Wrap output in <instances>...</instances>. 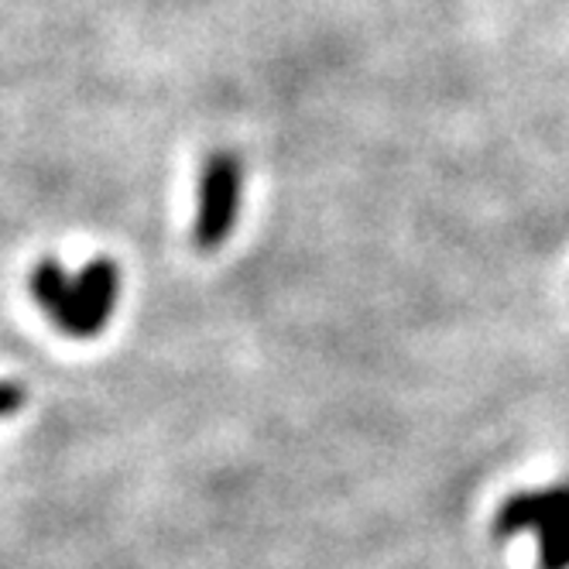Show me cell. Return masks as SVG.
<instances>
[{
  "instance_id": "obj_1",
  "label": "cell",
  "mask_w": 569,
  "mask_h": 569,
  "mask_svg": "<svg viewBox=\"0 0 569 569\" xmlns=\"http://www.w3.org/2000/svg\"><path fill=\"white\" fill-rule=\"evenodd\" d=\"M521 532H536L539 539V569H569V483L521 491L501 505L495 536L511 539Z\"/></svg>"
},
{
  "instance_id": "obj_3",
  "label": "cell",
  "mask_w": 569,
  "mask_h": 569,
  "mask_svg": "<svg viewBox=\"0 0 569 569\" xmlns=\"http://www.w3.org/2000/svg\"><path fill=\"white\" fill-rule=\"evenodd\" d=\"M120 296V268L110 258L90 261L72 278V299L62 322V333L72 340H93L107 330Z\"/></svg>"
},
{
  "instance_id": "obj_4",
  "label": "cell",
  "mask_w": 569,
  "mask_h": 569,
  "mask_svg": "<svg viewBox=\"0 0 569 569\" xmlns=\"http://www.w3.org/2000/svg\"><path fill=\"white\" fill-rule=\"evenodd\" d=\"M28 284H31V299L38 302V309H42L56 327H62L69 312V299H72V274L56 258H46L34 264Z\"/></svg>"
},
{
  "instance_id": "obj_2",
  "label": "cell",
  "mask_w": 569,
  "mask_h": 569,
  "mask_svg": "<svg viewBox=\"0 0 569 569\" xmlns=\"http://www.w3.org/2000/svg\"><path fill=\"white\" fill-rule=\"evenodd\" d=\"M243 192V166L233 151H213L199 176V202H196V227L192 240L199 251H217L237 227Z\"/></svg>"
},
{
  "instance_id": "obj_5",
  "label": "cell",
  "mask_w": 569,
  "mask_h": 569,
  "mask_svg": "<svg viewBox=\"0 0 569 569\" xmlns=\"http://www.w3.org/2000/svg\"><path fill=\"white\" fill-rule=\"evenodd\" d=\"M28 391L18 381H0V419H11L24 409Z\"/></svg>"
}]
</instances>
